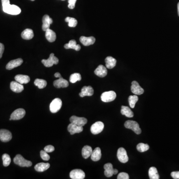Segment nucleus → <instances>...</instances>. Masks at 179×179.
<instances>
[{
  "label": "nucleus",
  "instance_id": "36",
  "mask_svg": "<svg viewBox=\"0 0 179 179\" xmlns=\"http://www.w3.org/2000/svg\"><path fill=\"white\" fill-rule=\"evenodd\" d=\"M137 148L138 151L140 152H144L149 150V146L147 144H144V143H139L137 145Z\"/></svg>",
  "mask_w": 179,
  "mask_h": 179
},
{
  "label": "nucleus",
  "instance_id": "2",
  "mask_svg": "<svg viewBox=\"0 0 179 179\" xmlns=\"http://www.w3.org/2000/svg\"><path fill=\"white\" fill-rule=\"evenodd\" d=\"M124 127L127 128L132 130L137 134H139L141 133V130L137 121L127 120L124 123Z\"/></svg>",
  "mask_w": 179,
  "mask_h": 179
},
{
  "label": "nucleus",
  "instance_id": "49",
  "mask_svg": "<svg viewBox=\"0 0 179 179\" xmlns=\"http://www.w3.org/2000/svg\"><path fill=\"white\" fill-rule=\"evenodd\" d=\"M31 1H35V0H31Z\"/></svg>",
  "mask_w": 179,
  "mask_h": 179
},
{
  "label": "nucleus",
  "instance_id": "44",
  "mask_svg": "<svg viewBox=\"0 0 179 179\" xmlns=\"http://www.w3.org/2000/svg\"><path fill=\"white\" fill-rule=\"evenodd\" d=\"M2 3L3 8H5L8 7V5H10V0H2Z\"/></svg>",
  "mask_w": 179,
  "mask_h": 179
},
{
  "label": "nucleus",
  "instance_id": "9",
  "mask_svg": "<svg viewBox=\"0 0 179 179\" xmlns=\"http://www.w3.org/2000/svg\"><path fill=\"white\" fill-rule=\"evenodd\" d=\"M70 121L71 123L76 124L78 126L83 127L87 123V119L83 117H78L76 116H73L70 117Z\"/></svg>",
  "mask_w": 179,
  "mask_h": 179
},
{
  "label": "nucleus",
  "instance_id": "16",
  "mask_svg": "<svg viewBox=\"0 0 179 179\" xmlns=\"http://www.w3.org/2000/svg\"><path fill=\"white\" fill-rule=\"evenodd\" d=\"M68 130L70 133L71 135L77 133H80L82 132L83 130V127H80L78 126L76 124H73L72 123H71L68 126Z\"/></svg>",
  "mask_w": 179,
  "mask_h": 179
},
{
  "label": "nucleus",
  "instance_id": "35",
  "mask_svg": "<svg viewBox=\"0 0 179 179\" xmlns=\"http://www.w3.org/2000/svg\"><path fill=\"white\" fill-rule=\"evenodd\" d=\"M138 100V97L136 95L133 96H130L128 98V102L131 108L133 109L135 107V104Z\"/></svg>",
  "mask_w": 179,
  "mask_h": 179
},
{
  "label": "nucleus",
  "instance_id": "11",
  "mask_svg": "<svg viewBox=\"0 0 179 179\" xmlns=\"http://www.w3.org/2000/svg\"><path fill=\"white\" fill-rule=\"evenodd\" d=\"M12 138L11 132L6 130H0V140L2 142L10 141Z\"/></svg>",
  "mask_w": 179,
  "mask_h": 179
},
{
  "label": "nucleus",
  "instance_id": "43",
  "mask_svg": "<svg viewBox=\"0 0 179 179\" xmlns=\"http://www.w3.org/2000/svg\"><path fill=\"white\" fill-rule=\"evenodd\" d=\"M171 175L173 179H179V171L173 172L171 173Z\"/></svg>",
  "mask_w": 179,
  "mask_h": 179
},
{
  "label": "nucleus",
  "instance_id": "26",
  "mask_svg": "<svg viewBox=\"0 0 179 179\" xmlns=\"http://www.w3.org/2000/svg\"><path fill=\"white\" fill-rule=\"evenodd\" d=\"M46 39L50 42H53L56 39V35L55 32L48 29L46 31Z\"/></svg>",
  "mask_w": 179,
  "mask_h": 179
},
{
  "label": "nucleus",
  "instance_id": "48",
  "mask_svg": "<svg viewBox=\"0 0 179 179\" xmlns=\"http://www.w3.org/2000/svg\"><path fill=\"white\" fill-rule=\"evenodd\" d=\"M178 15H179V2L178 4Z\"/></svg>",
  "mask_w": 179,
  "mask_h": 179
},
{
  "label": "nucleus",
  "instance_id": "42",
  "mask_svg": "<svg viewBox=\"0 0 179 179\" xmlns=\"http://www.w3.org/2000/svg\"><path fill=\"white\" fill-rule=\"evenodd\" d=\"M76 1L77 0H68V8L70 9H73L74 8Z\"/></svg>",
  "mask_w": 179,
  "mask_h": 179
},
{
  "label": "nucleus",
  "instance_id": "24",
  "mask_svg": "<svg viewBox=\"0 0 179 179\" xmlns=\"http://www.w3.org/2000/svg\"><path fill=\"white\" fill-rule=\"evenodd\" d=\"M91 157V159L93 161H98L100 160L102 157L101 149L99 147L96 148L93 151Z\"/></svg>",
  "mask_w": 179,
  "mask_h": 179
},
{
  "label": "nucleus",
  "instance_id": "33",
  "mask_svg": "<svg viewBox=\"0 0 179 179\" xmlns=\"http://www.w3.org/2000/svg\"><path fill=\"white\" fill-rule=\"evenodd\" d=\"M35 85L37 86L39 89H43L47 85V82L43 79H36L35 81Z\"/></svg>",
  "mask_w": 179,
  "mask_h": 179
},
{
  "label": "nucleus",
  "instance_id": "29",
  "mask_svg": "<svg viewBox=\"0 0 179 179\" xmlns=\"http://www.w3.org/2000/svg\"><path fill=\"white\" fill-rule=\"evenodd\" d=\"M106 66L108 69H112L114 68L117 63V60L113 57L108 56L105 59Z\"/></svg>",
  "mask_w": 179,
  "mask_h": 179
},
{
  "label": "nucleus",
  "instance_id": "38",
  "mask_svg": "<svg viewBox=\"0 0 179 179\" xmlns=\"http://www.w3.org/2000/svg\"><path fill=\"white\" fill-rule=\"evenodd\" d=\"M2 159L3 161V165L5 167H7L10 165V163L11 162V159L10 155L8 154H4L2 156Z\"/></svg>",
  "mask_w": 179,
  "mask_h": 179
},
{
  "label": "nucleus",
  "instance_id": "41",
  "mask_svg": "<svg viewBox=\"0 0 179 179\" xmlns=\"http://www.w3.org/2000/svg\"><path fill=\"white\" fill-rule=\"evenodd\" d=\"M54 149L55 148L52 145H47V146H46L44 148V151H46L47 153L52 152L53 151Z\"/></svg>",
  "mask_w": 179,
  "mask_h": 179
},
{
  "label": "nucleus",
  "instance_id": "20",
  "mask_svg": "<svg viewBox=\"0 0 179 179\" xmlns=\"http://www.w3.org/2000/svg\"><path fill=\"white\" fill-rule=\"evenodd\" d=\"M95 74L100 77H105L107 74L106 67L102 65H100L95 70Z\"/></svg>",
  "mask_w": 179,
  "mask_h": 179
},
{
  "label": "nucleus",
  "instance_id": "4",
  "mask_svg": "<svg viewBox=\"0 0 179 179\" xmlns=\"http://www.w3.org/2000/svg\"><path fill=\"white\" fill-rule=\"evenodd\" d=\"M117 95L114 91H110L106 92L102 94L101 98L102 101L105 103L112 102L116 99Z\"/></svg>",
  "mask_w": 179,
  "mask_h": 179
},
{
  "label": "nucleus",
  "instance_id": "3",
  "mask_svg": "<svg viewBox=\"0 0 179 179\" xmlns=\"http://www.w3.org/2000/svg\"><path fill=\"white\" fill-rule=\"evenodd\" d=\"M62 101L59 98L54 99L50 105V110L52 113H56L60 110L62 106Z\"/></svg>",
  "mask_w": 179,
  "mask_h": 179
},
{
  "label": "nucleus",
  "instance_id": "47",
  "mask_svg": "<svg viewBox=\"0 0 179 179\" xmlns=\"http://www.w3.org/2000/svg\"><path fill=\"white\" fill-rule=\"evenodd\" d=\"M118 173V170L116 169H114V173H113V175H116Z\"/></svg>",
  "mask_w": 179,
  "mask_h": 179
},
{
  "label": "nucleus",
  "instance_id": "5",
  "mask_svg": "<svg viewBox=\"0 0 179 179\" xmlns=\"http://www.w3.org/2000/svg\"><path fill=\"white\" fill-rule=\"evenodd\" d=\"M3 10L5 12L12 15H18L21 12V8L15 5L10 4L6 8H3Z\"/></svg>",
  "mask_w": 179,
  "mask_h": 179
},
{
  "label": "nucleus",
  "instance_id": "7",
  "mask_svg": "<svg viewBox=\"0 0 179 179\" xmlns=\"http://www.w3.org/2000/svg\"><path fill=\"white\" fill-rule=\"evenodd\" d=\"M117 158L120 162L125 163L128 161V157L127 151L123 148L120 147L118 149L117 152Z\"/></svg>",
  "mask_w": 179,
  "mask_h": 179
},
{
  "label": "nucleus",
  "instance_id": "34",
  "mask_svg": "<svg viewBox=\"0 0 179 179\" xmlns=\"http://www.w3.org/2000/svg\"><path fill=\"white\" fill-rule=\"evenodd\" d=\"M66 22H68V26L71 28H75L77 25L78 22L77 19L75 18L71 17H67L65 19Z\"/></svg>",
  "mask_w": 179,
  "mask_h": 179
},
{
  "label": "nucleus",
  "instance_id": "23",
  "mask_svg": "<svg viewBox=\"0 0 179 179\" xmlns=\"http://www.w3.org/2000/svg\"><path fill=\"white\" fill-rule=\"evenodd\" d=\"M65 49H73L76 51H79L81 49V46L79 44H77L76 41L75 40H71L68 43H66L64 45Z\"/></svg>",
  "mask_w": 179,
  "mask_h": 179
},
{
  "label": "nucleus",
  "instance_id": "10",
  "mask_svg": "<svg viewBox=\"0 0 179 179\" xmlns=\"http://www.w3.org/2000/svg\"><path fill=\"white\" fill-rule=\"evenodd\" d=\"M25 114V111L23 109H18L15 110L11 116L10 120H19L22 119Z\"/></svg>",
  "mask_w": 179,
  "mask_h": 179
},
{
  "label": "nucleus",
  "instance_id": "32",
  "mask_svg": "<svg viewBox=\"0 0 179 179\" xmlns=\"http://www.w3.org/2000/svg\"><path fill=\"white\" fill-rule=\"evenodd\" d=\"M148 175L150 179H159L160 178L157 169L154 167H152L149 169Z\"/></svg>",
  "mask_w": 179,
  "mask_h": 179
},
{
  "label": "nucleus",
  "instance_id": "30",
  "mask_svg": "<svg viewBox=\"0 0 179 179\" xmlns=\"http://www.w3.org/2000/svg\"><path fill=\"white\" fill-rule=\"evenodd\" d=\"M92 148L91 146L88 145H86L84 146L82 151V156L85 159L88 158L89 157L91 156L92 153Z\"/></svg>",
  "mask_w": 179,
  "mask_h": 179
},
{
  "label": "nucleus",
  "instance_id": "6",
  "mask_svg": "<svg viewBox=\"0 0 179 179\" xmlns=\"http://www.w3.org/2000/svg\"><path fill=\"white\" fill-rule=\"evenodd\" d=\"M58 62H59V60L56 57L54 56L53 53L50 54L49 57L47 59H43L42 60V63L46 67H50L54 64H57Z\"/></svg>",
  "mask_w": 179,
  "mask_h": 179
},
{
  "label": "nucleus",
  "instance_id": "28",
  "mask_svg": "<svg viewBox=\"0 0 179 179\" xmlns=\"http://www.w3.org/2000/svg\"><path fill=\"white\" fill-rule=\"evenodd\" d=\"M50 167V164L48 163H39L35 166V169L36 171L39 172H43L47 170Z\"/></svg>",
  "mask_w": 179,
  "mask_h": 179
},
{
  "label": "nucleus",
  "instance_id": "18",
  "mask_svg": "<svg viewBox=\"0 0 179 179\" xmlns=\"http://www.w3.org/2000/svg\"><path fill=\"white\" fill-rule=\"evenodd\" d=\"M10 88L14 92L19 93L24 90V86L18 82L12 81L10 84Z\"/></svg>",
  "mask_w": 179,
  "mask_h": 179
},
{
  "label": "nucleus",
  "instance_id": "45",
  "mask_svg": "<svg viewBox=\"0 0 179 179\" xmlns=\"http://www.w3.org/2000/svg\"><path fill=\"white\" fill-rule=\"evenodd\" d=\"M4 44H2L1 43H0V59L2 58V57L3 56V54L4 51Z\"/></svg>",
  "mask_w": 179,
  "mask_h": 179
},
{
  "label": "nucleus",
  "instance_id": "19",
  "mask_svg": "<svg viewBox=\"0 0 179 179\" xmlns=\"http://www.w3.org/2000/svg\"><path fill=\"white\" fill-rule=\"evenodd\" d=\"M53 85L54 87L57 88H66L68 87L69 83L67 80H65L63 78L61 77L58 79V80H55L53 82Z\"/></svg>",
  "mask_w": 179,
  "mask_h": 179
},
{
  "label": "nucleus",
  "instance_id": "1",
  "mask_svg": "<svg viewBox=\"0 0 179 179\" xmlns=\"http://www.w3.org/2000/svg\"><path fill=\"white\" fill-rule=\"evenodd\" d=\"M14 162L15 164L21 167H30L32 165L31 161L26 160L20 154L17 155L14 159Z\"/></svg>",
  "mask_w": 179,
  "mask_h": 179
},
{
  "label": "nucleus",
  "instance_id": "46",
  "mask_svg": "<svg viewBox=\"0 0 179 179\" xmlns=\"http://www.w3.org/2000/svg\"><path fill=\"white\" fill-rule=\"evenodd\" d=\"M54 76H55V77L56 78H61L62 77H61V75L59 73H55V74H54Z\"/></svg>",
  "mask_w": 179,
  "mask_h": 179
},
{
  "label": "nucleus",
  "instance_id": "12",
  "mask_svg": "<svg viewBox=\"0 0 179 179\" xmlns=\"http://www.w3.org/2000/svg\"><path fill=\"white\" fill-rule=\"evenodd\" d=\"M70 177L72 179H83L85 177V174L81 169H74L71 171Z\"/></svg>",
  "mask_w": 179,
  "mask_h": 179
},
{
  "label": "nucleus",
  "instance_id": "50",
  "mask_svg": "<svg viewBox=\"0 0 179 179\" xmlns=\"http://www.w3.org/2000/svg\"><path fill=\"white\" fill-rule=\"evenodd\" d=\"M62 1H65V0H62Z\"/></svg>",
  "mask_w": 179,
  "mask_h": 179
},
{
  "label": "nucleus",
  "instance_id": "31",
  "mask_svg": "<svg viewBox=\"0 0 179 179\" xmlns=\"http://www.w3.org/2000/svg\"><path fill=\"white\" fill-rule=\"evenodd\" d=\"M120 112H121V113L123 115H124L127 117H130V118L133 117L134 116L133 113L130 109V107H128V106H121Z\"/></svg>",
  "mask_w": 179,
  "mask_h": 179
},
{
  "label": "nucleus",
  "instance_id": "8",
  "mask_svg": "<svg viewBox=\"0 0 179 179\" xmlns=\"http://www.w3.org/2000/svg\"><path fill=\"white\" fill-rule=\"evenodd\" d=\"M104 128V124L102 121H97L91 126V131L93 134L101 133Z\"/></svg>",
  "mask_w": 179,
  "mask_h": 179
},
{
  "label": "nucleus",
  "instance_id": "17",
  "mask_svg": "<svg viewBox=\"0 0 179 179\" xmlns=\"http://www.w3.org/2000/svg\"><path fill=\"white\" fill-rule=\"evenodd\" d=\"M42 29L44 32H46L48 29H49L50 25L52 24L53 20L51 18H50L47 15H44L42 18Z\"/></svg>",
  "mask_w": 179,
  "mask_h": 179
},
{
  "label": "nucleus",
  "instance_id": "13",
  "mask_svg": "<svg viewBox=\"0 0 179 179\" xmlns=\"http://www.w3.org/2000/svg\"><path fill=\"white\" fill-rule=\"evenodd\" d=\"M131 90V92L136 95H140L141 94H143L144 92L143 89L140 87V86L139 85L137 82L135 81H134L132 82Z\"/></svg>",
  "mask_w": 179,
  "mask_h": 179
},
{
  "label": "nucleus",
  "instance_id": "21",
  "mask_svg": "<svg viewBox=\"0 0 179 179\" xmlns=\"http://www.w3.org/2000/svg\"><path fill=\"white\" fill-rule=\"evenodd\" d=\"M80 41L84 46H89L94 44L96 41V39L93 36L86 37L82 36L80 38Z\"/></svg>",
  "mask_w": 179,
  "mask_h": 179
},
{
  "label": "nucleus",
  "instance_id": "27",
  "mask_svg": "<svg viewBox=\"0 0 179 179\" xmlns=\"http://www.w3.org/2000/svg\"><path fill=\"white\" fill-rule=\"evenodd\" d=\"M22 39L25 40H30L32 39L34 36L33 30L29 29H25L21 34Z\"/></svg>",
  "mask_w": 179,
  "mask_h": 179
},
{
  "label": "nucleus",
  "instance_id": "39",
  "mask_svg": "<svg viewBox=\"0 0 179 179\" xmlns=\"http://www.w3.org/2000/svg\"><path fill=\"white\" fill-rule=\"evenodd\" d=\"M40 156L44 161H48L49 160L50 156L48 154L47 152L44 150H42L40 151Z\"/></svg>",
  "mask_w": 179,
  "mask_h": 179
},
{
  "label": "nucleus",
  "instance_id": "25",
  "mask_svg": "<svg viewBox=\"0 0 179 179\" xmlns=\"http://www.w3.org/2000/svg\"><path fill=\"white\" fill-rule=\"evenodd\" d=\"M15 81L21 84H27L30 81L29 76L24 75H17L15 77Z\"/></svg>",
  "mask_w": 179,
  "mask_h": 179
},
{
  "label": "nucleus",
  "instance_id": "37",
  "mask_svg": "<svg viewBox=\"0 0 179 179\" xmlns=\"http://www.w3.org/2000/svg\"><path fill=\"white\" fill-rule=\"evenodd\" d=\"M81 76L79 73H74L70 76V82L72 83H76V82L81 81Z\"/></svg>",
  "mask_w": 179,
  "mask_h": 179
},
{
  "label": "nucleus",
  "instance_id": "14",
  "mask_svg": "<svg viewBox=\"0 0 179 179\" xmlns=\"http://www.w3.org/2000/svg\"><path fill=\"white\" fill-rule=\"evenodd\" d=\"M23 63V60L22 58H18L17 59L11 60L7 64L6 66V69L7 70H12L15 68L17 67L22 64Z\"/></svg>",
  "mask_w": 179,
  "mask_h": 179
},
{
  "label": "nucleus",
  "instance_id": "15",
  "mask_svg": "<svg viewBox=\"0 0 179 179\" xmlns=\"http://www.w3.org/2000/svg\"><path fill=\"white\" fill-rule=\"evenodd\" d=\"M94 89L91 86H84L81 90V92L79 93L81 97L85 96H92L94 94Z\"/></svg>",
  "mask_w": 179,
  "mask_h": 179
},
{
  "label": "nucleus",
  "instance_id": "22",
  "mask_svg": "<svg viewBox=\"0 0 179 179\" xmlns=\"http://www.w3.org/2000/svg\"><path fill=\"white\" fill-rule=\"evenodd\" d=\"M104 169H105V175L106 177H111L113 176L114 173V169L113 166L111 163H106L104 165Z\"/></svg>",
  "mask_w": 179,
  "mask_h": 179
},
{
  "label": "nucleus",
  "instance_id": "40",
  "mask_svg": "<svg viewBox=\"0 0 179 179\" xmlns=\"http://www.w3.org/2000/svg\"><path fill=\"white\" fill-rule=\"evenodd\" d=\"M117 179H129L130 177L128 174L124 172L120 173L117 177Z\"/></svg>",
  "mask_w": 179,
  "mask_h": 179
}]
</instances>
